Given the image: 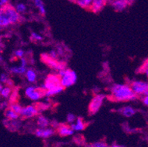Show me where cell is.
<instances>
[{
    "label": "cell",
    "mask_w": 148,
    "mask_h": 147,
    "mask_svg": "<svg viewBox=\"0 0 148 147\" xmlns=\"http://www.w3.org/2000/svg\"><path fill=\"white\" fill-rule=\"evenodd\" d=\"M5 115L6 116V118H8L10 120H16L18 118L19 115L17 114L16 113H15L13 110L9 107V108L7 109L5 112Z\"/></svg>",
    "instance_id": "ffe728a7"
},
{
    "label": "cell",
    "mask_w": 148,
    "mask_h": 147,
    "mask_svg": "<svg viewBox=\"0 0 148 147\" xmlns=\"http://www.w3.org/2000/svg\"><path fill=\"white\" fill-rule=\"evenodd\" d=\"M2 60H3V58H2V57L0 56V62H2Z\"/></svg>",
    "instance_id": "f35d334b"
},
{
    "label": "cell",
    "mask_w": 148,
    "mask_h": 147,
    "mask_svg": "<svg viewBox=\"0 0 148 147\" xmlns=\"http://www.w3.org/2000/svg\"><path fill=\"white\" fill-rule=\"evenodd\" d=\"M87 147H109L106 143L104 142H96L90 144L89 145L87 146Z\"/></svg>",
    "instance_id": "4316f807"
},
{
    "label": "cell",
    "mask_w": 148,
    "mask_h": 147,
    "mask_svg": "<svg viewBox=\"0 0 148 147\" xmlns=\"http://www.w3.org/2000/svg\"><path fill=\"white\" fill-rule=\"evenodd\" d=\"M76 116H75L74 114H72V113H69L68 115H67V117H66V120L67 121H68L69 123H74L75 121V120H76Z\"/></svg>",
    "instance_id": "f1b7e54d"
},
{
    "label": "cell",
    "mask_w": 148,
    "mask_h": 147,
    "mask_svg": "<svg viewBox=\"0 0 148 147\" xmlns=\"http://www.w3.org/2000/svg\"><path fill=\"white\" fill-rule=\"evenodd\" d=\"M21 65L20 66H21L22 67H25L26 68L27 67V60H25L24 57H21Z\"/></svg>",
    "instance_id": "d6a6232c"
},
{
    "label": "cell",
    "mask_w": 148,
    "mask_h": 147,
    "mask_svg": "<svg viewBox=\"0 0 148 147\" xmlns=\"http://www.w3.org/2000/svg\"><path fill=\"white\" fill-rule=\"evenodd\" d=\"M3 10L4 13L5 14L8 19L10 21V24H16L20 20V15L18 12L16 10L15 8L8 5H5L1 7Z\"/></svg>",
    "instance_id": "3957f363"
},
{
    "label": "cell",
    "mask_w": 148,
    "mask_h": 147,
    "mask_svg": "<svg viewBox=\"0 0 148 147\" xmlns=\"http://www.w3.org/2000/svg\"><path fill=\"white\" fill-rule=\"evenodd\" d=\"M58 133L60 136H69L74 134V130L70 127V126L62 124L58 128Z\"/></svg>",
    "instance_id": "4fadbf2b"
},
{
    "label": "cell",
    "mask_w": 148,
    "mask_h": 147,
    "mask_svg": "<svg viewBox=\"0 0 148 147\" xmlns=\"http://www.w3.org/2000/svg\"><path fill=\"white\" fill-rule=\"evenodd\" d=\"M105 98H106V96L104 94H97L91 99L89 104V107H88L90 115H95V113H97L103 105Z\"/></svg>",
    "instance_id": "277c9868"
},
{
    "label": "cell",
    "mask_w": 148,
    "mask_h": 147,
    "mask_svg": "<svg viewBox=\"0 0 148 147\" xmlns=\"http://www.w3.org/2000/svg\"><path fill=\"white\" fill-rule=\"evenodd\" d=\"M15 9H16V11L18 12L19 14H21V13H25V12L26 11L27 6L25 5V4L19 3V4H18V5H16V6Z\"/></svg>",
    "instance_id": "cb8c5ba5"
},
{
    "label": "cell",
    "mask_w": 148,
    "mask_h": 147,
    "mask_svg": "<svg viewBox=\"0 0 148 147\" xmlns=\"http://www.w3.org/2000/svg\"><path fill=\"white\" fill-rule=\"evenodd\" d=\"M26 77L27 81L29 83H34L36 80V77H37V75H36V73L35 72L34 70L33 69H29L27 70L26 72Z\"/></svg>",
    "instance_id": "ac0fdd59"
},
{
    "label": "cell",
    "mask_w": 148,
    "mask_h": 147,
    "mask_svg": "<svg viewBox=\"0 0 148 147\" xmlns=\"http://www.w3.org/2000/svg\"><path fill=\"white\" fill-rule=\"evenodd\" d=\"M31 39L33 40H41L43 39V37L36 32H33L31 33Z\"/></svg>",
    "instance_id": "83f0119b"
},
{
    "label": "cell",
    "mask_w": 148,
    "mask_h": 147,
    "mask_svg": "<svg viewBox=\"0 0 148 147\" xmlns=\"http://www.w3.org/2000/svg\"><path fill=\"white\" fill-rule=\"evenodd\" d=\"M121 147H124V146H121Z\"/></svg>",
    "instance_id": "60d3db41"
},
{
    "label": "cell",
    "mask_w": 148,
    "mask_h": 147,
    "mask_svg": "<svg viewBox=\"0 0 148 147\" xmlns=\"http://www.w3.org/2000/svg\"><path fill=\"white\" fill-rule=\"evenodd\" d=\"M119 112L124 116L127 117V118L132 117L133 116L135 115L136 113L135 109L131 106H125V107H122V108L119 109Z\"/></svg>",
    "instance_id": "9a60e30c"
},
{
    "label": "cell",
    "mask_w": 148,
    "mask_h": 147,
    "mask_svg": "<svg viewBox=\"0 0 148 147\" xmlns=\"http://www.w3.org/2000/svg\"><path fill=\"white\" fill-rule=\"evenodd\" d=\"M77 77L76 73L71 69H66L65 74L60 77V83L63 87H71L76 83Z\"/></svg>",
    "instance_id": "7a4b0ae2"
},
{
    "label": "cell",
    "mask_w": 148,
    "mask_h": 147,
    "mask_svg": "<svg viewBox=\"0 0 148 147\" xmlns=\"http://www.w3.org/2000/svg\"><path fill=\"white\" fill-rule=\"evenodd\" d=\"M10 23L9 21V20L8 19V18L6 17L5 14L4 13L3 10H2V8L0 7V27H8V25H10Z\"/></svg>",
    "instance_id": "e0dca14e"
},
{
    "label": "cell",
    "mask_w": 148,
    "mask_h": 147,
    "mask_svg": "<svg viewBox=\"0 0 148 147\" xmlns=\"http://www.w3.org/2000/svg\"><path fill=\"white\" fill-rule=\"evenodd\" d=\"M48 56L52 59H56L58 57V53H57V52H56L55 50H51L50 52H49Z\"/></svg>",
    "instance_id": "1f68e13d"
},
{
    "label": "cell",
    "mask_w": 148,
    "mask_h": 147,
    "mask_svg": "<svg viewBox=\"0 0 148 147\" xmlns=\"http://www.w3.org/2000/svg\"><path fill=\"white\" fill-rule=\"evenodd\" d=\"M9 0H0V7H2L5 5H8Z\"/></svg>",
    "instance_id": "e575fe53"
},
{
    "label": "cell",
    "mask_w": 148,
    "mask_h": 147,
    "mask_svg": "<svg viewBox=\"0 0 148 147\" xmlns=\"http://www.w3.org/2000/svg\"><path fill=\"white\" fill-rule=\"evenodd\" d=\"M44 94H45V90L44 89L41 88H38L36 87L34 91L31 93L29 95L27 96V97L31 100L37 101L41 99L43 96H44Z\"/></svg>",
    "instance_id": "30bf717a"
},
{
    "label": "cell",
    "mask_w": 148,
    "mask_h": 147,
    "mask_svg": "<svg viewBox=\"0 0 148 147\" xmlns=\"http://www.w3.org/2000/svg\"><path fill=\"white\" fill-rule=\"evenodd\" d=\"M1 29H2V27H0V31H1Z\"/></svg>",
    "instance_id": "ab89813d"
},
{
    "label": "cell",
    "mask_w": 148,
    "mask_h": 147,
    "mask_svg": "<svg viewBox=\"0 0 148 147\" xmlns=\"http://www.w3.org/2000/svg\"><path fill=\"white\" fill-rule=\"evenodd\" d=\"M34 4L36 5V8L38 9L40 13H41L42 16H45L46 14V9L45 6H44V4L42 0H34Z\"/></svg>",
    "instance_id": "7402d4cb"
},
{
    "label": "cell",
    "mask_w": 148,
    "mask_h": 147,
    "mask_svg": "<svg viewBox=\"0 0 148 147\" xmlns=\"http://www.w3.org/2000/svg\"><path fill=\"white\" fill-rule=\"evenodd\" d=\"M37 124L38 125V126H40L41 128H45L49 126V120L46 118V117L43 116H39L38 118Z\"/></svg>",
    "instance_id": "44dd1931"
},
{
    "label": "cell",
    "mask_w": 148,
    "mask_h": 147,
    "mask_svg": "<svg viewBox=\"0 0 148 147\" xmlns=\"http://www.w3.org/2000/svg\"><path fill=\"white\" fill-rule=\"evenodd\" d=\"M142 102L145 105L147 106L148 105V96L147 95H145V96L143 97V99H142Z\"/></svg>",
    "instance_id": "836d02e7"
},
{
    "label": "cell",
    "mask_w": 148,
    "mask_h": 147,
    "mask_svg": "<svg viewBox=\"0 0 148 147\" xmlns=\"http://www.w3.org/2000/svg\"><path fill=\"white\" fill-rule=\"evenodd\" d=\"M125 1L127 2V4H128V5H130V4H132L133 2H134V0H125Z\"/></svg>",
    "instance_id": "d590c367"
},
{
    "label": "cell",
    "mask_w": 148,
    "mask_h": 147,
    "mask_svg": "<svg viewBox=\"0 0 148 147\" xmlns=\"http://www.w3.org/2000/svg\"><path fill=\"white\" fill-rule=\"evenodd\" d=\"M70 127L72 128L74 131H82L86 127V124L81 118H77L75 120V123L71 124Z\"/></svg>",
    "instance_id": "5bb4252c"
},
{
    "label": "cell",
    "mask_w": 148,
    "mask_h": 147,
    "mask_svg": "<svg viewBox=\"0 0 148 147\" xmlns=\"http://www.w3.org/2000/svg\"><path fill=\"white\" fill-rule=\"evenodd\" d=\"M44 62L47 64L48 66L50 67L51 68H53V69H56L59 71V70L65 68V65L58 63V62L56 61V59L51 58L47 55H45V57H44Z\"/></svg>",
    "instance_id": "ba28073f"
},
{
    "label": "cell",
    "mask_w": 148,
    "mask_h": 147,
    "mask_svg": "<svg viewBox=\"0 0 148 147\" xmlns=\"http://www.w3.org/2000/svg\"><path fill=\"white\" fill-rule=\"evenodd\" d=\"M77 5L82 8L85 9H89L91 8V4H92V0H75Z\"/></svg>",
    "instance_id": "d6986e66"
},
{
    "label": "cell",
    "mask_w": 148,
    "mask_h": 147,
    "mask_svg": "<svg viewBox=\"0 0 148 147\" xmlns=\"http://www.w3.org/2000/svg\"><path fill=\"white\" fill-rule=\"evenodd\" d=\"M137 96H138L134 94L129 85L116 84L111 88V97L117 102L135 100Z\"/></svg>",
    "instance_id": "6da1fadb"
},
{
    "label": "cell",
    "mask_w": 148,
    "mask_h": 147,
    "mask_svg": "<svg viewBox=\"0 0 148 147\" xmlns=\"http://www.w3.org/2000/svg\"><path fill=\"white\" fill-rule=\"evenodd\" d=\"M39 113V109L36 105H28L27 107H22L20 115L23 118H32L37 116Z\"/></svg>",
    "instance_id": "52a82bcc"
},
{
    "label": "cell",
    "mask_w": 148,
    "mask_h": 147,
    "mask_svg": "<svg viewBox=\"0 0 148 147\" xmlns=\"http://www.w3.org/2000/svg\"><path fill=\"white\" fill-rule=\"evenodd\" d=\"M10 108L11 109V110H13L15 113H16L17 114L20 115L22 107H21V106H20L19 105H18V104H12L10 106Z\"/></svg>",
    "instance_id": "484cf974"
},
{
    "label": "cell",
    "mask_w": 148,
    "mask_h": 147,
    "mask_svg": "<svg viewBox=\"0 0 148 147\" xmlns=\"http://www.w3.org/2000/svg\"><path fill=\"white\" fill-rule=\"evenodd\" d=\"M130 86L136 95H147L148 85L147 83L142 81H134Z\"/></svg>",
    "instance_id": "5b68a950"
},
{
    "label": "cell",
    "mask_w": 148,
    "mask_h": 147,
    "mask_svg": "<svg viewBox=\"0 0 148 147\" xmlns=\"http://www.w3.org/2000/svg\"><path fill=\"white\" fill-rule=\"evenodd\" d=\"M60 84V77L58 75H50L46 78L44 84L41 86V88L44 89L46 91V90H49V89L52 88Z\"/></svg>",
    "instance_id": "8992f818"
},
{
    "label": "cell",
    "mask_w": 148,
    "mask_h": 147,
    "mask_svg": "<svg viewBox=\"0 0 148 147\" xmlns=\"http://www.w3.org/2000/svg\"><path fill=\"white\" fill-rule=\"evenodd\" d=\"M111 4L116 11H122L128 5L125 0H113L111 1Z\"/></svg>",
    "instance_id": "9c48e42d"
},
{
    "label": "cell",
    "mask_w": 148,
    "mask_h": 147,
    "mask_svg": "<svg viewBox=\"0 0 148 147\" xmlns=\"http://www.w3.org/2000/svg\"><path fill=\"white\" fill-rule=\"evenodd\" d=\"M65 88L63 87L61 85H56V87L52 88L49 89V90H46L45 91V94L44 95L46 96H52L56 95V94H59V93L62 92L64 91Z\"/></svg>",
    "instance_id": "2e32d148"
},
{
    "label": "cell",
    "mask_w": 148,
    "mask_h": 147,
    "mask_svg": "<svg viewBox=\"0 0 148 147\" xmlns=\"http://www.w3.org/2000/svg\"><path fill=\"white\" fill-rule=\"evenodd\" d=\"M106 2H107V0H92V4L90 9L93 12L97 13L104 8Z\"/></svg>",
    "instance_id": "7c38bea8"
},
{
    "label": "cell",
    "mask_w": 148,
    "mask_h": 147,
    "mask_svg": "<svg viewBox=\"0 0 148 147\" xmlns=\"http://www.w3.org/2000/svg\"><path fill=\"white\" fill-rule=\"evenodd\" d=\"M10 72L13 73V74H19V75H22V74H25L27 71V68L25 67H22L21 66H15V67H11L10 68Z\"/></svg>",
    "instance_id": "603a6c76"
},
{
    "label": "cell",
    "mask_w": 148,
    "mask_h": 147,
    "mask_svg": "<svg viewBox=\"0 0 148 147\" xmlns=\"http://www.w3.org/2000/svg\"><path fill=\"white\" fill-rule=\"evenodd\" d=\"M35 133H36V136H38V137H42V138H47V137L52 136L55 133V131L52 129L40 128V129H36Z\"/></svg>",
    "instance_id": "8fae6325"
},
{
    "label": "cell",
    "mask_w": 148,
    "mask_h": 147,
    "mask_svg": "<svg viewBox=\"0 0 148 147\" xmlns=\"http://www.w3.org/2000/svg\"><path fill=\"white\" fill-rule=\"evenodd\" d=\"M2 88H3V85H2V83H0V91H2Z\"/></svg>",
    "instance_id": "8d00e7d4"
},
{
    "label": "cell",
    "mask_w": 148,
    "mask_h": 147,
    "mask_svg": "<svg viewBox=\"0 0 148 147\" xmlns=\"http://www.w3.org/2000/svg\"><path fill=\"white\" fill-rule=\"evenodd\" d=\"M24 55H25V52H24L22 49H18V50H16L15 52V55H16V57H19V58L23 57Z\"/></svg>",
    "instance_id": "4dcf8cb0"
},
{
    "label": "cell",
    "mask_w": 148,
    "mask_h": 147,
    "mask_svg": "<svg viewBox=\"0 0 148 147\" xmlns=\"http://www.w3.org/2000/svg\"><path fill=\"white\" fill-rule=\"evenodd\" d=\"M0 82L2 83H9V79L8 76L5 74H2L0 75Z\"/></svg>",
    "instance_id": "f546056e"
},
{
    "label": "cell",
    "mask_w": 148,
    "mask_h": 147,
    "mask_svg": "<svg viewBox=\"0 0 148 147\" xmlns=\"http://www.w3.org/2000/svg\"><path fill=\"white\" fill-rule=\"evenodd\" d=\"M10 93H11V88L9 87H5L2 89V91H0V94L1 96L4 97V98H7L10 96Z\"/></svg>",
    "instance_id": "d4e9b609"
},
{
    "label": "cell",
    "mask_w": 148,
    "mask_h": 147,
    "mask_svg": "<svg viewBox=\"0 0 148 147\" xmlns=\"http://www.w3.org/2000/svg\"><path fill=\"white\" fill-rule=\"evenodd\" d=\"M111 147H121L120 146H118V145H113L112 146H111Z\"/></svg>",
    "instance_id": "74e56055"
}]
</instances>
